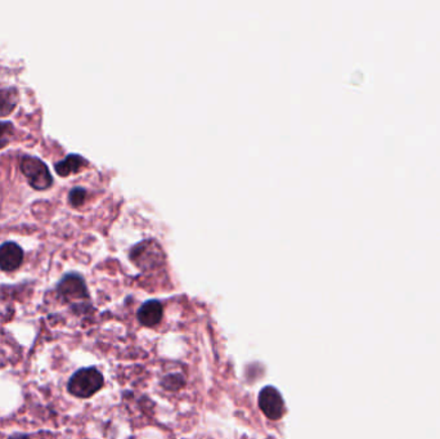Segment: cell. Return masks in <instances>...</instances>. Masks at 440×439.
I'll use <instances>...</instances> for the list:
<instances>
[{
	"label": "cell",
	"mask_w": 440,
	"mask_h": 439,
	"mask_svg": "<svg viewBox=\"0 0 440 439\" xmlns=\"http://www.w3.org/2000/svg\"><path fill=\"white\" fill-rule=\"evenodd\" d=\"M58 292L67 301H82L88 298L84 280L78 275H67L58 285Z\"/></svg>",
	"instance_id": "obj_4"
},
{
	"label": "cell",
	"mask_w": 440,
	"mask_h": 439,
	"mask_svg": "<svg viewBox=\"0 0 440 439\" xmlns=\"http://www.w3.org/2000/svg\"><path fill=\"white\" fill-rule=\"evenodd\" d=\"M9 439H29L27 437H24V436H16V437H12V438Z\"/></svg>",
	"instance_id": "obj_12"
},
{
	"label": "cell",
	"mask_w": 440,
	"mask_h": 439,
	"mask_svg": "<svg viewBox=\"0 0 440 439\" xmlns=\"http://www.w3.org/2000/svg\"><path fill=\"white\" fill-rule=\"evenodd\" d=\"M103 387V376L97 368H82L71 376L68 391L79 398H89Z\"/></svg>",
	"instance_id": "obj_1"
},
{
	"label": "cell",
	"mask_w": 440,
	"mask_h": 439,
	"mask_svg": "<svg viewBox=\"0 0 440 439\" xmlns=\"http://www.w3.org/2000/svg\"><path fill=\"white\" fill-rule=\"evenodd\" d=\"M87 161L82 159L79 154H68L65 160L56 164V171L58 175L61 177H68L71 174H75L79 171H82V168L85 166Z\"/></svg>",
	"instance_id": "obj_7"
},
{
	"label": "cell",
	"mask_w": 440,
	"mask_h": 439,
	"mask_svg": "<svg viewBox=\"0 0 440 439\" xmlns=\"http://www.w3.org/2000/svg\"><path fill=\"white\" fill-rule=\"evenodd\" d=\"M21 171L29 180L30 186L35 189H48L53 183L47 165L36 157H24L21 163Z\"/></svg>",
	"instance_id": "obj_2"
},
{
	"label": "cell",
	"mask_w": 440,
	"mask_h": 439,
	"mask_svg": "<svg viewBox=\"0 0 440 439\" xmlns=\"http://www.w3.org/2000/svg\"><path fill=\"white\" fill-rule=\"evenodd\" d=\"M163 304L160 301H146L138 310V319L142 325L152 327L160 324L163 318Z\"/></svg>",
	"instance_id": "obj_6"
},
{
	"label": "cell",
	"mask_w": 440,
	"mask_h": 439,
	"mask_svg": "<svg viewBox=\"0 0 440 439\" xmlns=\"http://www.w3.org/2000/svg\"><path fill=\"white\" fill-rule=\"evenodd\" d=\"M17 99L15 90L0 89V117L7 116L16 108Z\"/></svg>",
	"instance_id": "obj_8"
},
{
	"label": "cell",
	"mask_w": 440,
	"mask_h": 439,
	"mask_svg": "<svg viewBox=\"0 0 440 439\" xmlns=\"http://www.w3.org/2000/svg\"><path fill=\"white\" fill-rule=\"evenodd\" d=\"M85 199H87V191L82 189V188H75L70 192L68 201L73 206L78 208V206H82L84 201H85Z\"/></svg>",
	"instance_id": "obj_10"
},
{
	"label": "cell",
	"mask_w": 440,
	"mask_h": 439,
	"mask_svg": "<svg viewBox=\"0 0 440 439\" xmlns=\"http://www.w3.org/2000/svg\"><path fill=\"white\" fill-rule=\"evenodd\" d=\"M13 136V127L10 122H0V148L7 146Z\"/></svg>",
	"instance_id": "obj_9"
},
{
	"label": "cell",
	"mask_w": 440,
	"mask_h": 439,
	"mask_svg": "<svg viewBox=\"0 0 440 439\" xmlns=\"http://www.w3.org/2000/svg\"><path fill=\"white\" fill-rule=\"evenodd\" d=\"M179 380H182L180 375H170L163 380V387L168 389H177V388H180Z\"/></svg>",
	"instance_id": "obj_11"
},
{
	"label": "cell",
	"mask_w": 440,
	"mask_h": 439,
	"mask_svg": "<svg viewBox=\"0 0 440 439\" xmlns=\"http://www.w3.org/2000/svg\"><path fill=\"white\" fill-rule=\"evenodd\" d=\"M24 261V252L15 243H6L0 246V268L10 272L20 268Z\"/></svg>",
	"instance_id": "obj_5"
},
{
	"label": "cell",
	"mask_w": 440,
	"mask_h": 439,
	"mask_svg": "<svg viewBox=\"0 0 440 439\" xmlns=\"http://www.w3.org/2000/svg\"><path fill=\"white\" fill-rule=\"evenodd\" d=\"M259 407L270 420H279L285 414V401L274 387H265L261 391Z\"/></svg>",
	"instance_id": "obj_3"
}]
</instances>
